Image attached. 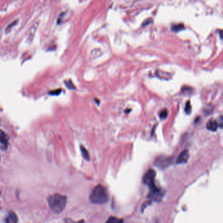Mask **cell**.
<instances>
[{
  "label": "cell",
  "mask_w": 223,
  "mask_h": 223,
  "mask_svg": "<svg viewBox=\"0 0 223 223\" xmlns=\"http://www.w3.org/2000/svg\"><path fill=\"white\" fill-rule=\"evenodd\" d=\"M48 203L52 212L60 213L65 209L67 198L60 194H54L48 197Z\"/></svg>",
  "instance_id": "6da1fadb"
},
{
  "label": "cell",
  "mask_w": 223,
  "mask_h": 223,
  "mask_svg": "<svg viewBox=\"0 0 223 223\" xmlns=\"http://www.w3.org/2000/svg\"><path fill=\"white\" fill-rule=\"evenodd\" d=\"M109 196L106 188L102 185H98L92 191L90 200L94 204H103L108 201Z\"/></svg>",
  "instance_id": "7a4b0ae2"
},
{
  "label": "cell",
  "mask_w": 223,
  "mask_h": 223,
  "mask_svg": "<svg viewBox=\"0 0 223 223\" xmlns=\"http://www.w3.org/2000/svg\"><path fill=\"white\" fill-rule=\"evenodd\" d=\"M156 176V172L151 169V170H148V171L145 174L144 177H143V183L148 185V187H151L152 186L155 185V178Z\"/></svg>",
  "instance_id": "3957f363"
},
{
  "label": "cell",
  "mask_w": 223,
  "mask_h": 223,
  "mask_svg": "<svg viewBox=\"0 0 223 223\" xmlns=\"http://www.w3.org/2000/svg\"><path fill=\"white\" fill-rule=\"evenodd\" d=\"M151 189V191L148 195V197L151 198L152 200H155V201H160L162 200L163 197V195L162 192L160 191V190L158 189L155 185L152 186V187H149Z\"/></svg>",
  "instance_id": "277c9868"
},
{
  "label": "cell",
  "mask_w": 223,
  "mask_h": 223,
  "mask_svg": "<svg viewBox=\"0 0 223 223\" xmlns=\"http://www.w3.org/2000/svg\"><path fill=\"white\" fill-rule=\"evenodd\" d=\"M171 158H167V157H159L155 161V165L159 168H165L168 167V166L171 164Z\"/></svg>",
  "instance_id": "5b68a950"
},
{
  "label": "cell",
  "mask_w": 223,
  "mask_h": 223,
  "mask_svg": "<svg viewBox=\"0 0 223 223\" xmlns=\"http://www.w3.org/2000/svg\"><path fill=\"white\" fill-rule=\"evenodd\" d=\"M8 141H9V136L5 131L0 130V143H1L2 148L4 149L7 148Z\"/></svg>",
  "instance_id": "8992f818"
},
{
  "label": "cell",
  "mask_w": 223,
  "mask_h": 223,
  "mask_svg": "<svg viewBox=\"0 0 223 223\" xmlns=\"http://www.w3.org/2000/svg\"><path fill=\"white\" fill-rule=\"evenodd\" d=\"M189 158V153L187 150L183 151L178 156L177 159L176 163L177 164H183L186 163L188 161Z\"/></svg>",
  "instance_id": "52a82bcc"
},
{
  "label": "cell",
  "mask_w": 223,
  "mask_h": 223,
  "mask_svg": "<svg viewBox=\"0 0 223 223\" xmlns=\"http://www.w3.org/2000/svg\"><path fill=\"white\" fill-rule=\"evenodd\" d=\"M206 127L209 130L211 131H216L218 127V122L215 119H210L209 122L206 125Z\"/></svg>",
  "instance_id": "ba28073f"
},
{
  "label": "cell",
  "mask_w": 223,
  "mask_h": 223,
  "mask_svg": "<svg viewBox=\"0 0 223 223\" xmlns=\"http://www.w3.org/2000/svg\"><path fill=\"white\" fill-rule=\"evenodd\" d=\"M18 222V217L13 212L11 211L6 218V223H17Z\"/></svg>",
  "instance_id": "9c48e42d"
},
{
  "label": "cell",
  "mask_w": 223,
  "mask_h": 223,
  "mask_svg": "<svg viewBox=\"0 0 223 223\" xmlns=\"http://www.w3.org/2000/svg\"><path fill=\"white\" fill-rule=\"evenodd\" d=\"M81 154H82V156H83V158L86 160H90L89 153H88V151L86 149V148L82 146V145H81Z\"/></svg>",
  "instance_id": "30bf717a"
},
{
  "label": "cell",
  "mask_w": 223,
  "mask_h": 223,
  "mask_svg": "<svg viewBox=\"0 0 223 223\" xmlns=\"http://www.w3.org/2000/svg\"><path fill=\"white\" fill-rule=\"evenodd\" d=\"M105 223H123V220L115 217H110Z\"/></svg>",
  "instance_id": "8fae6325"
},
{
  "label": "cell",
  "mask_w": 223,
  "mask_h": 223,
  "mask_svg": "<svg viewBox=\"0 0 223 223\" xmlns=\"http://www.w3.org/2000/svg\"><path fill=\"white\" fill-rule=\"evenodd\" d=\"M184 25L183 24H176V25H173L172 26V30L174 32H179L181 30L184 29Z\"/></svg>",
  "instance_id": "7c38bea8"
},
{
  "label": "cell",
  "mask_w": 223,
  "mask_h": 223,
  "mask_svg": "<svg viewBox=\"0 0 223 223\" xmlns=\"http://www.w3.org/2000/svg\"><path fill=\"white\" fill-rule=\"evenodd\" d=\"M185 110V112L187 113L188 115L191 114V111H192V107H191V102H190V101H188L187 103H186Z\"/></svg>",
  "instance_id": "4fadbf2b"
},
{
  "label": "cell",
  "mask_w": 223,
  "mask_h": 223,
  "mask_svg": "<svg viewBox=\"0 0 223 223\" xmlns=\"http://www.w3.org/2000/svg\"><path fill=\"white\" fill-rule=\"evenodd\" d=\"M192 88H191V86H184L181 88V91H182L183 93H187V94H191L192 92Z\"/></svg>",
  "instance_id": "5bb4252c"
},
{
  "label": "cell",
  "mask_w": 223,
  "mask_h": 223,
  "mask_svg": "<svg viewBox=\"0 0 223 223\" xmlns=\"http://www.w3.org/2000/svg\"><path fill=\"white\" fill-rule=\"evenodd\" d=\"M38 27V23H36L34 26H33L32 28H33V30H31L30 31V35H29V39H30V40L32 39V38H33V37H34L35 33V31L37 30V28Z\"/></svg>",
  "instance_id": "9a60e30c"
},
{
  "label": "cell",
  "mask_w": 223,
  "mask_h": 223,
  "mask_svg": "<svg viewBox=\"0 0 223 223\" xmlns=\"http://www.w3.org/2000/svg\"><path fill=\"white\" fill-rule=\"evenodd\" d=\"M168 110L166 109H164L162 110L161 112L160 113V118L161 119H164L166 118L168 116Z\"/></svg>",
  "instance_id": "2e32d148"
},
{
  "label": "cell",
  "mask_w": 223,
  "mask_h": 223,
  "mask_svg": "<svg viewBox=\"0 0 223 223\" xmlns=\"http://www.w3.org/2000/svg\"><path fill=\"white\" fill-rule=\"evenodd\" d=\"M65 85L67 86V87L70 88V89H74L75 88V86H74V85L73 84V82L71 80H68V81H65Z\"/></svg>",
  "instance_id": "e0dca14e"
},
{
  "label": "cell",
  "mask_w": 223,
  "mask_h": 223,
  "mask_svg": "<svg viewBox=\"0 0 223 223\" xmlns=\"http://www.w3.org/2000/svg\"><path fill=\"white\" fill-rule=\"evenodd\" d=\"M61 92H62V90L59 88V89H56L55 90H52V91H51L50 92H49V94L50 95H59Z\"/></svg>",
  "instance_id": "ac0fdd59"
},
{
  "label": "cell",
  "mask_w": 223,
  "mask_h": 223,
  "mask_svg": "<svg viewBox=\"0 0 223 223\" xmlns=\"http://www.w3.org/2000/svg\"><path fill=\"white\" fill-rule=\"evenodd\" d=\"M17 21H18V20H15V21H14L13 22H12L11 24H10L7 27V28L5 29V31L9 32V30H11V29L13 27V26L15 25V24L16 23H17Z\"/></svg>",
  "instance_id": "d6986e66"
},
{
  "label": "cell",
  "mask_w": 223,
  "mask_h": 223,
  "mask_svg": "<svg viewBox=\"0 0 223 223\" xmlns=\"http://www.w3.org/2000/svg\"><path fill=\"white\" fill-rule=\"evenodd\" d=\"M152 22V19L151 18H147V19H146L145 20V21L143 22V23L142 24V26H145L148 25V24H149L150 23H151Z\"/></svg>",
  "instance_id": "ffe728a7"
},
{
  "label": "cell",
  "mask_w": 223,
  "mask_h": 223,
  "mask_svg": "<svg viewBox=\"0 0 223 223\" xmlns=\"http://www.w3.org/2000/svg\"><path fill=\"white\" fill-rule=\"evenodd\" d=\"M84 222V221H78V222H73L72 221V220L70 219H67L65 220V223H83Z\"/></svg>",
  "instance_id": "44dd1931"
},
{
  "label": "cell",
  "mask_w": 223,
  "mask_h": 223,
  "mask_svg": "<svg viewBox=\"0 0 223 223\" xmlns=\"http://www.w3.org/2000/svg\"><path fill=\"white\" fill-rule=\"evenodd\" d=\"M0 208H1V205H0Z\"/></svg>",
  "instance_id": "7402d4cb"
},
{
  "label": "cell",
  "mask_w": 223,
  "mask_h": 223,
  "mask_svg": "<svg viewBox=\"0 0 223 223\" xmlns=\"http://www.w3.org/2000/svg\"><path fill=\"white\" fill-rule=\"evenodd\" d=\"M0 194H1V191H0Z\"/></svg>",
  "instance_id": "603a6c76"
}]
</instances>
